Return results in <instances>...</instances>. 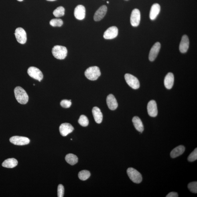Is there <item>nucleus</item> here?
Returning a JSON list of instances; mask_svg holds the SVG:
<instances>
[{"label": "nucleus", "mask_w": 197, "mask_h": 197, "mask_svg": "<svg viewBox=\"0 0 197 197\" xmlns=\"http://www.w3.org/2000/svg\"><path fill=\"white\" fill-rule=\"evenodd\" d=\"M63 24L62 19H53L50 21V24L53 27H61Z\"/></svg>", "instance_id": "28"}, {"label": "nucleus", "mask_w": 197, "mask_h": 197, "mask_svg": "<svg viewBox=\"0 0 197 197\" xmlns=\"http://www.w3.org/2000/svg\"><path fill=\"white\" fill-rule=\"evenodd\" d=\"M148 113L151 117H156L158 114V110L156 102L152 100L149 102L147 106Z\"/></svg>", "instance_id": "13"}, {"label": "nucleus", "mask_w": 197, "mask_h": 197, "mask_svg": "<svg viewBox=\"0 0 197 197\" xmlns=\"http://www.w3.org/2000/svg\"><path fill=\"white\" fill-rule=\"evenodd\" d=\"M107 3H109V2L107 1Z\"/></svg>", "instance_id": "36"}, {"label": "nucleus", "mask_w": 197, "mask_h": 197, "mask_svg": "<svg viewBox=\"0 0 197 197\" xmlns=\"http://www.w3.org/2000/svg\"><path fill=\"white\" fill-rule=\"evenodd\" d=\"M189 45L190 42L188 37L186 35H183L179 46L180 52L183 54L187 52L189 48Z\"/></svg>", "instance_id": "16"}, {"label": "nucleus", "mask_w": 197, "mask_h": 197, "mask_svg": "<svg viewBox=\"0 0 197 197\" xmlns=\"http://www.w3.org/2000/svg\"><path fill=\"white\" fill-rule=\"evenodd\" d=\"M127 172L128 176L134 183L139 184L142 181L143 178L141 173L135 169L129 167L127 169Z\"/></svg>", "instance_id": "4"}, {"label": "nucleus", "mask_w": 197, "mask_h": 197, "mask_svg": "<svg viewBox=\"0 0 197 197\" xmlns=\"http://www.w3.org/2000/svg\"><path fill=\"white\" fill-rule=\"evenodd\" d=\"M15 38L19 43L25 44L27 41L26 32L22 28L18 27L15 30Z\"/></svg>", "instance_id": "7"}, {"label": "nucleus", "mask_w": 197, "mask_h": 197, "mask_svg": "<svg viewBox=\"0 0 197 197\" xmlns=\"http://www.w3.org/2000/svg\"><path fill=\"white\" fill-rule=\"evenodd\" d=\"M125 79L128 85L134 89L136 90L139 88L140 84L139 80L133 75L127 74L125 75Z\"/></svg>", "instance_id": "5"}, {"label": "nucleus", "mask_w": 197, "mask_h": 197, "mask_svg": "<svg viewBox=\"0 0 197 197\" xmlns=\"http://www.w3.org/2000/svg\"><path fill=\"white\" fill-rule=\"evenodd\" d=\"M17 1L19 2H21V1H22L23 0H17Z\"/></svg>", "instance_id": "35"}, {"label": "nucleus", "mask_w": 197, "mask_h": 197, "mask_svg": "<svg viewBox=\"0 0 197 197\" xmlns=\"http://www.w3.org/2000/svg\"><path fill=\"white\" fill-rule=\"evenodd\" d=\"M90 173L87 170H83L79 173L78 177L80 180L85 181L88 179L90 176Z\"/></svg>", "instance_id": "25"}, {"label": "nucleus", "mask_w": 197, "mask_h": 197, "mask_svg": "<svg viewBox=\"0 0 197 197\" xmlns=\"http://www.w3.org/2000/svg\"><path fill=\"white\" fill-rule=\"evenodd\" d=\"M94 120L96 123H100L103 120V115L99 108L97 107H94L92 110Z\"/></svg>", "instance_id": "20"}, {"label": "nucleus", "mask_w": 197, "mask_h": 197, "mask_svg": "<svg viewBox=\"0 0 197 197\" xmlns=\"http://www.w3.org/2000/svg\"><path fill=\"white\" fill-rule=\"evenodd\" d=\"M85 75L86 77L90 80H95L97 79L101 75L99 68L97 66L90 67L86 69Z\"/></svg>", "instance_id": "3"}, {"label": "nucleus", "mask_w": 197, "mask_h": 197, "mask_svg": "<svg viewBox=\"0 0 197 197\" xmlns=\"http://www.w3.org/2000/svg\"><path fill=\"white\" fill-rule=\"evenodd\" d=\"M185 148L183 145H180L175 148L171 151V156L172 158H175L183 154L184 152Z\"/></svg>", "instance_id": "21"}, {"label": "nucleus", "mask_w": 197, "mask_h": 197, "mask_svg": "<svg viewBox=\"0 0 197 197\" xmlns=\"http://www.w3.org/2000/svg\"><path fill=\"white\" fill-rule=\"evenodd\" d=\"M65 159L66 162L70 165L76 164L78 162V159L77 156L72 154H69L66 155Z\"/></svg>", "instance_id": "24"}, {"label": "nucleus", "mask_w": 197, "mask_h": 197, "mask_svg": "<svg viewBox=\"0 0 197 197\" xmlns=\"http://www.w3.org/2000/svg\"><path fill=\"white\" fill-rule=\"evenodd\" d=\"M160 6L159 4L155 3L152 6L150 12V18L152 20L156 19L160 11Z\"/></svg>", "instance_id": "18"}, {"label": "nucleus", "mask_w": 197, "mask_h": 197, "mask_svg": "<svg viewBox=\"0 0 197 197\" xmlns=\"http://www.w3.org/2000/svg\"><path fill=\"white\" fill-rule=\"evenodd\" d=\"M27 74L31 78L41 82L43 78L42 72L39 69L35 67L31 66L27 70Z\"/></svg>", "instance_id": "6"}, {"label": "nucleus", "mask_w": 197, "mask_h": 197, "mask_svg": "<svg viewBox=\"0 0 197 197\" xmlns=\"http://www.w3.org/2000/svg\"><path fill=\"white\" fill-rule=\"evenodd\" d=\"M189 190L192 193H197V182H192L189 183L188 186Z\"/></svg>", "instance_id": "29"}, {"label": "nucleus", "mask_w": 197, "mask_h": 197, "mask_svg": "<svg viewBox=\"0 0 197 197\" xmlns=\"http://www.w3.org/2000/svg\"><path fill=\"white\" fill-rule=\"evenodd\" d=\"M132 122L136 129L140 132L142 133L143 131L144 127L141 119L139 117H135L133 118Z\"/></svg>", "instance_id": "22"}, {"label": "nucleus", "mask_w": 197, "mask_h": 197, "mask_svg": "<svg viewBox=\"0 0 197 197\" xmlns=\"http://www.w3.org/2000/svg\"><path fill=\"white\" fill-rule=\"evenodd\" d=\"M167 197H178V195L177 193L175 192H171L169 193L166 196Z\"/></svg>", "instance_id": "33"}, {"label": "nucleus", "mask_w": 197, "mask_h": 197, "mask_svg": "<svg viewBox=\"0 0 197 197\" xmlns=\"http://www.w3.org/2000/svg\"><path fill=\"white\" fill-rule=\"evenodd\" d=\"M18 161L14 158L9 159H6L2 163V166L9 168H12L17 166Z\"/></svg>", "instance_id": "23"}, {"label": "nucleus", "mask_w": 197, "mask_h": 197, "mask_svg": "<svg viewBox=\"0 0 197 197\" xmlns=\"http://www.w3.org/2000/svg\"><path fill=\"white\" fill-rule=\"evenodd\" d=\"M64 187L62 184H59L58 189V197L64 196Z\"/></svg>", "instance_id": "32"}, {"label": "nucleus", "mask_w": 197, "mask_h": 197, "mask_svg": "<svg viewBox=\"0 0 197 197\" xmlns=\"http://www.w3.org/2000/svg\"><path fill=\"white\" fill-rule=\"evenodd\" d=\"M107 105L109 109L112 110H114L117 109L118 104L116 98L112 94H110L107 98Z\"/></svg>", "instance_id": "17"}, {"label": "nucleus", "mask_w": 197, "mask_h": 197, "mask_svg": "<svg viewBox=\"0 0 197 197\" xmlns=\"http://www.w3.org/2000/svg\"><path fill=\"white\" fill-rule=\"evenodd\" d=\"M78 123L80 125L83 127H87L89 124V121L87 117L84 115L80 116L78 120Z\"/></svg>", "instance_id": "27"}, {"label": "nucleus", "mask_w": 197, "mask_h": 197, "mask_svg": "<svg viewBox=\"0 0 197 197\" xmlns=\"http://www.w3.org/2000/svg\"><path fill=\"white\" fill-rule=\"evenodd\" d=\"M141 21V13L139 9H134L131 14V23L133 26L137 27Z\"/></svg>", "instance_id": "9"}, {"label": "nucleus", "mask_w": 197, "mask_h": 197, "mask_svg": "<svg viewBox=\"0 0 197 197\" xmlns=\"http://www.w3.org/2000/svg\"><path fill=\"white\" fill-rule=\"evenodd\" d=\"M61 106L65 108H68L70 107L72 103L70 100H63L60 102Z\"/></svg>", "instance_id": "31"}, {"label": "nucleus", "mask_w": 197, "mask_h": 197, "mask_svg": "<svg viewBox=\"0 0 197 197\" xmlns=\"http://www.w3.org/2000/svg\"><path fill=\"white\" fill-rule=\"evenodd\" d=\"M10 141L13 144L19 146L28 144L30 142L28 138L18 136H15L11 137L10 139Z\"/></svg>", "instance_id": "8"}, {"label": "nucleus", "mask_w": 197, "mask_h": 197, "mask_svg": "<svg viewBox=\"0 0 197 197\" xmlns=\"http://www.w3.org/2000/svg\"><path fill=\"white\" fill-rule=\"evenodd\" d=\"M67 49L66 47L56 45L53 48L52 53L55 58L59 60H63L67 54Z\"/></svg>", "instance_id": "2"}, {"label": "nucleus", "mask_w": 197, "mask_h": 197, "mask_svg": "<svg viewBox=\"0 0 197 197\" xmlns=\"http://www.w3.org/2000/svg\"><path fill=\"white\" fill-rule=\"evenodd\" d=\"M174 77L172 73L167 74L164 79V85L167 89H171L174 84Z\"/></svg>", "instance_id": "19"}, {"label": "nucleus", "mask_w": 197, "mask_h": 197, "mask_svg": "<svg viewBox=\"0 0 197 197\" xmlns=\"http://www.w3.org/2000/svg\"><path fill=\"white\" fill-rule=\"evenodd\" d=\"M75 17L78 20L83 19L86 15V9L83 6L78 5L76 6L74 11Z\"/></svg>", "instance_id": "15"}, {"label": "nucleus", "mask_w": 197, "mask_h": 197, "mask_svg": "<svg viewBox=\"0 0 197 197\" xmlns=\"http://www.w3.org/2000/svg\"><path fill=\"white\" fill-rule=\"evenodd\" d=\"M107 8L106 5H103L100 7L94 14V18L95 21L101 20L103 18L107 13Z\"/></svg>", "instance_id": "14"}, {"label": "nucleus", "mask_w": 197, "mask_h": 197, "mask_svg": "<svg viewBox=\"0 0 197 197\" xmlns=\"http://www.w3.org/2000/svg\"><path fill=\"white\" fill-rule=\"evenodd\" d=\"M126 1H128V0H126Z\"/></svg>", "instance_id": "37"}, {"label": "nucleus", "mask_w": 197, "mask_h": 197, "mask_svg": "<svg viewBox=\"0 0 197 197\" xmlns=\"http://www.w3.org/2000/svg\"><path fill=\"white\" fill-rule=\"evenodd\" d=\"M161 48V44L157 42L153 45L149 54V58L151 62H153L157 58Z\"/></svg>", "instance_id": "11"}, {"label": "nucleus", "mask_w": 197, "mask_h": 197, "mask_svg": "<svg viewBox=\"0 0 197 197\" xmlns=\"http://www.w3.org/2000/svg\"><path fill=\"white\" fill-rule=\"evenodd\" d=\"M74 128L70 123H62L59 127L60 132L62 136L66 137L69 134L73 131Z\"/></svg>", "instance_id": "12"}, {"label": "nucleus", "mask_w": 197, "mask_h": 197, "mask_svg": "<svg viewBox=\"0 0 197 197\" xmlns=\"http://www.w3.org/2000/svg\"><path fill=\"white\" fill-rule=\"evenodd\" d=\"M16 99L21 104H26L29 100L28 94L23 89L21 86H17L14 90Z\"/></svg>", "instance_id": "1"}, {"label": "nucleus", "mask_w": 197, "mask_h": 197, "mask_svg": "<svg viewBox=\"0 0 197 197\" xmlns=\"http://www.w3.org/2000/svg\"><path fill=\"white\" fill-rule=\"evenodd\" d=\"M197 148L195 149L191 154L189 155L188 159L190 162H193L197 160Z\"/></svg>", "instance_id": "30"}, {"label": "nucleus", "mask_w": 197, "mask_h": 197, "mask_svg": "<svg viewBox=\"0 0 197 197\" xmlns=\"http://www.w3.org/2000/svg\"><path fill=\"white\" fill-rule=\"evenodd\" d=\"M53 14L55 17H60L64 16L65 14V9L62 6L58 7L53 12Z\"/></svg>", "instance_id": "26"}, {"label": "nucleus", "mask_w": 197, "mask_h": 197, "mask_svg": "<svg viewBox=\"0 0 197 197\" xmlns=\"http://www.w3.org/2000/svg\"><path fill=\"white\" fill-rule=\"evenodd\" d=\"M118 30L116 26H112L108 28L104 33V38L106 39H111L117 36Z\"/></svg>", "instance_id": "10"}, {"label": "nucleus", "mask_w": 197, "mask_h": 197, "mask_svg": "<svg viewBox=\"0 0 197 197\" xmlns=\"http://www.w3.org/2000/svg\"><path fill=\"white\" fill-rule=\"evenodd\" d=\"M46 1H56V0H46Z\"/></svg>", "instance_id": "34"}]
</instances>
